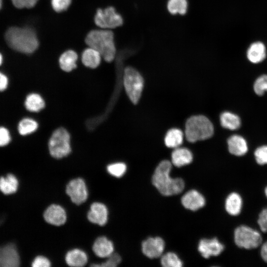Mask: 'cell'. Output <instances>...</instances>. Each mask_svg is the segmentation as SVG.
<instances>
[{
    "instance_id": "1",
    "label": "cell",
    "mask_w": 267,
    "mask_h": 267,
    "mask_svg": "<svg viewBox=\"0 0 267 267\" xmlns=\"http://www.w3.org/2000/svg\"><path fill=\"white\" fill-rule=\"evenodd\" d=\"M5 39L10 48L25 54L33 53L39 45L35 31L29 27L9 28L5 34Z\"/></svg>"
},
{
    "instance_id": "2",
    "label": "cell",
    "mask_w": 267,
    "mask_h": 267,
    "mask_svg": "<svg viewBox=\"0 0 267 267\" xmlns=\"http://www.w3.org/2000/svg\"><path fill=\"white\" fill-rule=\"evenodd\" d=\"M171 169V163L168 160H163L158 164L152 176L153 184L164 196L178 194L184 187L182 179L170 177Z\"/></svg>"
},
{
    "instance_id": "3",
    "label": "cell",
    "mask_w": 267,
    "mask_h": 267,
    "mask_svg": "<svg viewBox=\"0 0 267 267\" xmlns=\"http://www.w3.org/2000/svg\"><path fill=\"white\" fill-rule=\"evenodd\" d=\"M85 42L89 47L98 51L106 62L114 59L116 48L112 31L103 29L91 30L86 36Z\"/></svg>"
},
{
    "instance_id": "4",
    "label": "cell",
    "mask_w": 267,
    "mask_h": 267,
    "mask_svg": "<svg viewBox=\"0 0 267 267\" xmlns=\"http://www.w3.org/2000/svg\"><path fill=\"white\" fill-rule=\"evenodd\" d=\"M214 134V127L211 122L203 115L190 117L185 124V135L190 142L207 139Z\"/></svg>"
},
{
    "instance_id": "5",
    "label": "cell",
    "mask_w": 267,
    "mask_h": 267,
    "mask_svg": "<svg viewBox=\"0 0 267 267\" xmlns=\"http://www.w3.org/2000/svg\"><path fill=\"white\" fill-rule=\"evenodd\" d=\"M48 149L51 156L56 159L69 154L71 151L70 137L66 129L60 128L52 133L48 142Z\"/></svg>"
},
{
    "instance_id": "6",
    "label": "cell",
    "mask_w": 267,
    "mask_h": 267,
    "mask_svg": "<svg viewBox=\"0 0 267 267\" xmlns=\"http://www.w3.org/2000/svg\"><path fill=\"white\" fill-rule=\"evenodd\" d=\"M124 86L131 101L134 104L138 102L143 88V79L134 68L127 67L124 70Z\"/></svg>"
},
{
    "instance_id": "7",
    "label": "cell",
    "mask_w": 267,
    "mask_h": 267,
    "mask_svg": "<svg viewBox=\"0 0 267 267\" xmlns=\"http://www.w3.org/2000/svg\"><path fill=\"white\" fill-rule=\"evenodd\" d=\"M234 239L238 247L246 249L256 248L262 242V237L260 233L245 225H241L235 229Z\"/></svg>"
},
{
    "instance_id": "8",
    "label": "cell",
    "mask_w": 267,
    "mask_h": 267,
    "mask_svg": "<svg viewBox=\"0 0 267 267\" xmlns=\"http://www.w3.org/2000/svg\"><path fill=\"white\" fill-rule=\"evenodd\" d=\"M94 21L95 25L101 29H112L121 26L123 23L122 16L113 6L96 10Z\"/></svg>"
},
{
    "instance_id": "9",
    "label": "cell",
    "mask_w": 267,
    "mask_h": 267,
    "mask_svg": "<svg viewBox=\"0 0 267 267\" xmlns=\"http://www.w3.org/2000/svg\"><path fill=\"white\" fill-rule=\"evenodd\" d=\"M66 192L71 201L77 205L84 203L88 197V191L83 179L76 178L70 180L66 188Z\"/></svg>"
},
{
    "instance_id": "10",
    "label": "cell",
    "mask_w": 267,
    "mask_h": 267,
    "mask_svg": "<svg viewBox=\"0 0 267 267\" xmlns=\"http://www.w3.org/2000/svg\"><path fill=\"white\" fill-rule=\"evenodd\" d=\"M165 242L160 237H149L142 243V251L148 258L160 257L164 250Z\"/></svg>"
},
{
    "instance_id": "11",
    "label": "cell",
    "mask_w": 267,
    "mask_h": 267,
    "mask_svg": "<svg viewBox=\"0 0 267 267\" xmlns=\"http://www.w3.org/2000/svg\"><path fill=\"white\" fill-rule=\"evenodd\" d=\"M198 249L205 258L219 255L224 250V246L216 238L202 239L199 243Z\"/></svg>"
},
{
    "instance_id": "12",
    "label": "cell",
    "mask_w": 267,
    "mask_h": 267,
    "mask_svg": "<svg viewBox=\"0 0 267 267\" xmlns=\"http://www.w3.org/2000/svg\"><path fill=\"white\" fill-rule=\"evenodd\" d=\"M44 220L48 223L60 226L65 223L67 215L64 208L57 204L48 206L44 213Z\"/></svg>"
},
{
    "instance_id": "13",
    "label": "cell",
    "mask_w": 267,
    "mask_h": 267,
    "mask_svg": "<svg viewBox=\"0 0 267 267\" xmlns=\"http://www.w3.org/2000/svg\"><path fill=\"white\" fill-rule=\"evenodd\" d=\"M108 215V209L104 204L99 202H94L91 205L87 217L90 222L103 226L107 222Z\"/></svg>"
},
{
    "instance_id": "14",
    "label": "cell",
    "mask_w": 267,
    "mask_h": 267,
    "mask_svg": "<svg viewBox=\"0 0 267 267\" xmlns=\"http://www.w3.org/2000/svg\"><path fill=\"white\" fill-rule=\"evenodd\" d=\"M19 264V255L13 244L0 248V267H17Z\"/></svg>"
},
{
    "instance_id": "15",
    "label": "cell",
    "mask_w": 267,
    "mask_h": 267,
    "mask_svg": "<svg viewBox=\"0 0 267 267\" xmlns=\"http://www.w3.org/2000/svg\"><path fill=\"white\" fill-rule=\"evenodd\" d=\"M181 203L186 209L196 211L205 204V199L203 196L196 190H191L187 192L181 198Z\"/></svg>"
},
{
    "instance_id": "16",
    "label": "cell",
    "mask_w": 267,
    "mask_h": 267,
    "mask_svg": "<svg viewBox=\"0 0 267 267\" xmlns=\"http://www.w3.org/2000/svg\"><path fill=\"white\" fill-rule=\"evenodd\" d=\"M92 250L97 256L100 258H106L113 253L114 246L112 242L106 237L100 236L94 241Z\"/></svg>"
},
{
    "instance_id": "17",
    "label": "cell",
    "mask_w": 267,
    "mask_h": 267,
    "mask_svg": "<svg viewBox=\"0 0 267 267\" xmlns=\"http://www.w3.org/2000/svg\"><path fill=\"white\" fill-rule=\"evenodd\" d=\"M267 51L265 45L261 42H255L251 44L247 51L248 59L253 63H259L266 57Z\"/></svg>"
},
{
    "instance_id": "18",
    "label": "cell",
    "mask_w": 267,
    "mask_h": 267,
    "mask_svg": "<svg viewBox=\"0 0 267 267\" xmlns=\"http://www.w3.org/2000/svg\"><path fill=\"white\" fill-rule=\"evenodd\" d=\"M229 152L235 156L245 155L248 151V146L246 140L239 135H233L227 140Z\"/></svg>"
},
{
    "instance_id": "19",
    "label": "cell",
    "mask_w": 267,
    "mask_h": 267,
    "mask_svg": "<svg viewBox=\"0 0 267 267\" xmlns=\"http://www.w3.org/2000/svg\"><path fill=\"white\" fill-rule=\"evenodd\" d=\"M192 159L191 152L186 148H176L172 153V163L178 167L190 164Z\"/></svg>"
},
{
    "instance_id": "20",
    "label": "cell",
    "mask_w": 267,
    "mask_h": 267,
    "mask_svg": "<svg viewBox=\"0 0 267 267\" xmlns=\"http://www.w3.org/2000/svg\"><path fill=\"white\" fill-rule=\"evenodd\" d=\"M65 261L69 266L81 267L87 263L88 257L83 251L79 249H74L67 253Z\"/></svg>"
},
{
    "instance_id": "21",
    "label": "cell",
    "mask_w": 267,
    "mask_h": 267,
    "mask_svg": "<svg viewBox=\"0 0 267 267\" xmlns=\"http://www.w3.org/2000/svg\"><path fill=\"white\" fill-rule=\"evenodd\" d=\"M78 55L73 50L69 49L64 52L59 57V64L60 68L69 72L76 68Z\"/></svg>"
},
{
    "instance_id": "22",
    "label": "cell",
    "mask_w": 267,
    "mask_h": 267,
    "mask_svg": "<svg viewBox=\"0 0 267 267\" xmlns=\"http://www.w3.org/2000/svg\"><path fill=\"white\" fill-rule=\"evenodd\" d=\"M101 57L98 51L89 47L83 51L82 54V61L86 67L93 69L99 65Z\"/></svg>"
},
{
    "instance_id": "23",
    "label": "cell",
    "mask_w": 267,
    "mask_h": 267,
    "mask_svg": "<svg viewBox=\"0 0 267 267\" xmlns=\"http://www.w3.org/2000/svg\"><path fill=\"white\" fill-rule=\"evenodd\" d=\"M242 206V200L239 194L236 192L230 193L226 198L225 208L230 215L237 216L239 214Z\"/></svg>"
},
{
    "instance_id": "24",
    "label": "cell",
    "mask_w": 267,
    "mask_h": 267,
    "mask_svg": "<svg viewBox=\"0 0 267 267\" xmlns=\"http://www.w3.org/2000/svg\"><path fill=\"white\" fill-rule=\"evenodd\" d=\"M18 184L17 178L11 174H7L5 177L0 178V190L4 194H11L15 192Z\"/></svg>"
},
{
    "instance_id": "25",
    "label": "cell",
    "mask_w": 267,
    "mask_h": 267,
    "mask_svg": "<svg viewBox=\"0 0 267 267\" xmlns=\"http://www.w3.org/2000/svg\"><path fill=\"white\" fill-rule=\"evenodd\" d=\"M24 105L29 111L38 112L45 106V103L42 97L36 93L28 94L25 99Z\"/></svg>"
},
{
    "instance_id": "26",
    "label": "cell",
    "mask_w": 267,
    "mask_h": 267,
    "mask_svg": "<svg viewBox=\"0 0 267 267\" xmlns=\"http://www.w3.org/2000/svg\"><path fill=\"white\" fill-rule=\"evenodd\" d=\"M220 122L223 128L230 130L238 129L241 125L239 117L236 114L227 111L221 114Z\"/></svg>"
},
{
    "instance_id": "27",
    "label": "cell",
    "mask_w": 267,
    "mask_h": 267,
    "mask_svg": "<svg viewBox=\"0 0 267 267\" xmlns=\"http://www.w3.org/2000/svg\"><path fill=\"white\" fill-rule=\"evenodd\" d=\"M183 134L182 132L178 129H172L167 133L165 138L166 145L169 148H177L183 141Z\"/></svg>"
},
{
    "instance_id": "28",
    "label": "cell",
    "mask_w": 267,
    "mask_h": 267,
    "mask_svg": "<svg viewBox=\"0 0 267 267\" xmlns=\"http://www.w3.org/2000/svg\"><path fill=\"white\" fill-rule=\"evenodd\" d=\"M187 0H168L167 7L170 13L173 15H184L188 9Z\"/></svg>"
},
{
    "instance_id": "29",
    "label": "cell",
    "mask_w": 267,
    "mask_h": 267,
    "mask_svg": "<svg viewBox=\"0 0 267 267\" xmlns=\"http://www.w3.org/2000/svg\"><path fill=\"white\" fill-rule=\"evenodd\" d=\"M38 128V123L34 120L25 118L18 123V131L21 135H26L35 132Z\"/></svg>"
},
{
    "instance_id": "30",
    "label": "cell",
    "mask_w": 267,
    "mask_h": 267,
    "mask_svg": "<svg viewBox=\"0 0 267 267\" xmlns=\"http://www.w3.org/2000/svg\"><path fill=\"white\" fill-rule=\"evenodd\" d=\"M161 263L164 267H181L182 262L174 253L168 252L162 256Z\"/></svg>"
},
{
    "instance_id": "31",
    "label": "cell",
    "mask_w": 267,
    "mask_h": 267,
    "mask_svg": "<svg viewBox=\"0 0 267 267\" xmlns=\"http://www.w3.org/2000/svg\"><path fill=\"white\" fill-rule=\"evenodd\" d=\"M127 166L124 163L118 162L108 165L107 170L112 176L116 178L122 177L126 173Z\"/></svg>"
},
{
    "instance_id": "32",
    "label": "cell",
    "mask_w": 267,
    "mask_h": 267,
    "mask_svg": "<svg viewBox=\"0 0 267 267\" xmlns=\"http://www.w3.org/2000/svg\"><path fill=\"white\" fill-rule=\"evenodd\" d=\"M254 90L258 95H262L267 91V75H262L256 80Z\"/></svg>"
},
{
    "instance_id": "33",
    "label": "cell",
    "mask_w": 267,
    "mask_h": 267,
    "mask_svg": "<svg viewBox=\"0 0 267 267\" xmlns=\"http://www.w3.org/2000/svg\"><path fill=\"white\" fill-rule=\"evenodd\" d=\"M107 258L108 259L101 264H92V267H115L121 262V258L117 253H112Z\"/></svg>"
},
{
    "instance_id": "34",
    "label": "cell",
    "mask_w": 267,
    "mask_h": 267,
    "mask_svg": "<svg viewBox=\"0 0 267 267\" xmlns=\"http://www.w3.org/2000/svg\"><path fill=\"white\" fill-rule=\"evenodd\" d=\"M255 156L257 162L260 165L267 164V146L258 147L255 151Z\"/></svg>"
},
{
    "instance_id": "35",
    "label": "cell",
    "mask_w": 267,
    "mask_h": 267,
    "mask_svg": "<svg viewBox=\"0 0 267 267\" xmlns=\"http://www.w3.org/2000/svg\"><path fill=\"white\" fill-rule=\"evenodd\" d=\"M72 0H51L53 9L56 12L66 10L70 6Z\"/></svg>"
},
{
    "instance_id": "36",
    "label": "cell",
    "mask_w": 267,
    "mask_h": 267,
    "mask_svg": "<svg viewBox=\"0 0 267 267\" xmlns=\"http://www.w3.org/2000/svg\"><path fill=\"white\" fill-rule=\"evenodd\" d=\"M38 1V0H11L13 5L17 8H32L36 4Z\"/></svg>"
},
{
    "instance_id": "37",
    "label": "cell",
    "mask_w": 267,
    "mask_h": 267,
    "mask_svg": "<svg viewBox=\"0 0 267 267\" xmlns=\"http://www.w3.org/2000/svg\"><path fill=\"white\" fill-rule=\"evenodd\" d=\"M11 139V135L8 130L4 127H0V147L5 146L8 144Z\"/></svg>"
},
{
    "instance_id": "38",
    "label": "cell",
    "mask_w": 267,
    "mask_h": 267,
    "mask_svg": "<svg viewBox=\"0 0 267 267\" xmlns=\"http://www.w3.org/2000/svg\"><path fill=\"white\" fill-rule=\"evenodd\" d=\"M50 265L49 260L43 256L36 257L32 263L33 267H49Z\"/></svg>"
},
{
    "instance_id": "39",
    "label": "cell",
    "mask_w": 267,
    "mask_h": 267,
    "mask_svg": "<svg viewBox=\"0 0 267 267\" xmlns=\"http://www.w3.org/2000/svg\"><path fill=\"white\" fill-rule=\"evenodd\" d=\"M258 223L262 231L267 232V208L260 213Z\"/></svg>"
},
{
    "instance_id": "40",
    "label": "cell",
    "mask_w": 267,
    "mask_h": 267,
    "mask_svg": "<svg viewBox=\"0 0 267 267\" xmlns=\"http://www.w3.org/2000/svg\"><path fill=\"white\" fill-rule=\"evenodd\" d=\"M8 85V79L7 77L0 72V91L5 90Z\"/></svg>"
},
{
    "instance_id": "41",
    "label": "cell",
    "mask_w": 267,
    "mask_h": 267,
    "mask_svg": "<svg viewBox=\"0 0 267 267\" xmlns=\"http://www.w3.org/2000/svg\"><path fill=\"white\" fill-rule=\"evenodd\" d=\"M261 255L263 260L267 263V242H265L261 248Z\"/></svg>"
},
{
    "instance_id": "42",
    "label": "cell",
    "mask_w": 267,
    "mask_h": 267,
    "mask_svg": "<svg viewBox=\"0 0 267 267\" xmlns=\"http://www.w3.org/2000/svg\"><path fill=\"white\" fill-rule=\"evenodd\" d=\"M3 58L2 54L0 53V66L1 65L2 63Z\"/></svg>"
},
{
    "instance_id": "43",
    "label": "cell",
    "mask_w": 267,
    "mask_h": 267,
    "mask_svg": "<svg viewBox=\"0 0 267 267\" xmlns=\"http://www.w3.org/2000/svg\"><path fill=\"white\" fill-rule=\"evenodd\" d=\"M265 193L266 196L267 197V187L266 188V189H265Z\"/></svg>"
},
{
    "instance_id": "44",
    "label": "cell",
    "mask_w": 267,
    "mask_h": 267,
    "mask_svg": "<svg viewBox=\"0 0 267 267\" xmlns=\"http://www.w3.org/2000/svg\"><path fill=\"white\" fill-rule=\"evenodd\" d=\"M2 0H0V9L2 6Z\"/></svg>"
}]
</instances>
